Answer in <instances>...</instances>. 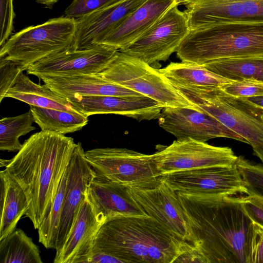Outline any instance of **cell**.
Returning a JSON list of instances; mask_svg holds the SVG:
<instances>
[{
    "instance_id": "6da1fadb",
    "label": "cell",
    "mask_w": 263,
    "mask_h": 263,
    "mask_svg": "<svg viewBox=\"0 0 263 263\" xmlns=\"http://www.w3.org/2000/svg\"><path fill=\"white\" fill-rule=\"evenodd\" d=\"M176 192L185 217L187 242L206 263H248L253 222L243 209L241 196Z\"/></svg>"
},
{
    "instance_id": "7a4b0ae2",
    "label": "cell",
    "mask_w": 263,
    "mask_h": 263,
    "mask_svg": "<svg viewBox=\"0 0 263 263\" xmlns=\"http://www.w3.org/2000/svg\"><path fill=\"white\" fill-rule=\"evenodd\" d=\"M76 145L71 137L41 130L24 141L5 167L26 195L25 216L35 229L49 213Z\"/></svg>"
},
{
    "instance_id": "3957f363",
    "label": "cell",
    "mask_w": 263,
    "mask_h": 263,
    "mask_svg": "<svg viewBox=\"0 0 263 263\" xmlns=\"http://www.w3.org/2000/svg\"><path fill=\"white\" fill-rule=\"evenodd\" d=\"M186 242L151 217L117 216L102 224L93 249L123 263H172Z\"/></svg>"
},
{
    "instance_id": "277c9868",
    "label": "cell",
    "mask_w": 263,
    "mask_h": 263,
    "mask_svg": "<svg viewBox=\"0 0 263 263\" xmlns=\"http://www.w3.org/2000/svg\"><path fill=\"white\" fill-rule=\"evenodd\" d=\"M176 52L181 61L201 65L263 56V22L224 23L191 30Z\"/></svg>"
},
{
    "instance_id": "5b68a950",
    "label": "cell",
    "mask_w": 263,
    "mask_h": 263,
    "mask_svg": "<svg viewBox=\"0 0 263 263\" xmlns=\"http://www.w3.org/2000/svg\"><path fill=\"white\" fill-rule=\"evenodd\" d=\"M197 108L241 136L254 154L263 151V109L220 87L174 86Z\"/></svg>"
},
{
    "instance_id": "8992f818",
    "label": "cell",
    "mask_w": 263,
    "mask_h": 263,
    "mask_svg": "<svg viewBox=\"0 0 263 263\" xmlns=\"http://www.w3.org/2000/svg\"><path fill=\"white\" fill-rule=\"evenodd\" d=\"M76 29V20L65 16L28 27L1 47L0 57L14 61L23 71L26 70L48 56L71 48Z\"/></svg>"
},
{
    "instance_id": "52a82bcc",
    "label": "cell",
    "mask_w": 263,
    "mask_h": 263,
    "mask_svg": "<svg viewBox=\"0 0 263 263\" xmlns=\"http://www.w3.org/2000/svg\"><path fill=\"white\" fill-rule=\"evenodd\" d=\"M98 74L108 81L156 100L164 107L198 109L179 92L159 69L120 50Z\"/></svg>"
},
{
    "instance_id": "ba28073f",
    "label": "cell",
    "mask_w": 263,
    "mask_h": 263,
    "mask_svg": "<svg viewBox=\"0 0 263 263\" xmlns=\"http://www.w3.org/2000/svg\"><path fill=\"white\" fill-rule=\"evenodd\" d=\"M97 176L127 186L153 185L161 174L152 155L125 148H97L85 152Z\"/></svg>"
},
{
    "instance_id": "9c48e42d",
    "label": "cell",
    "mask_w": 263,
    "mask_h": 263,
    "mask_svg": "<svg viewBox=\"0 0 263 263\" xmlns=\"http://www.w3.org/2000/svg\"><path fill=\"white\" fill-rule=\"evenodd\" d=\"M178 5V2L174 4L147 30L120 51L152 66L167 60L191 30L187 16Z\"/></svg>"
},
{
    "instance_id": "30bf717a",
    "label": "cell",
    "mask_w": 263,
    "mask_h": 263,
    "mask_svg": "<svg viewBox=\"0 0 263 263\" xmlns=\"http://www.w3.org/2000/svg\"><path fill=\"white\" fill-rule=\"evenodd\" d=\"M162 175L195 168L230 166L237 157L229 147L215 146L191 138L177 139L152 155Z\"/></svg>"
},
{
    "instance_id": "8fae6325",
    "label": "cell",
    "mask_w": 263,
    "mask_h": 263,
    "mask_svg": "<svg viewBox=\"0 0 263 263\" xmlns=\"http://www.w3.org/2000/svg\"><path fill=\"white\" fill-rule=\"evenodd\" d=\"M161 178L176 192L191 194L237 196L248 194L236 164L181 171Z\"/></svg>"
},
{
    "instance_id": "7c38bea8",
    "label": "cell",
    "mask_w": 263,
    "mask_h": 263,
    "mask_svg": "<svg viewBox=\"0 0 263 263\" xmlns=\"http://www.w3.org/2000/svg\"><path fill=\"white\" fill-rule=\"evenodd\" d=\"M118 51L116 47L104 44L81 50L69 48L35 62L26 71L39 79L46 76L98 74Z\"/></svg>"
},
{
    "instance_id": "4fadbf2b",
    "label": "cell",
    "mask_w": 263,
    "mask_h": 263,
    "mask_svg": "<svg viewBox=\"0 0 263 263\" xmlns=\"http://www.w3.org/2000/svg\"><path fill=\"white\" fill-rule=\"evenodd\" d=\"M127 191L146 216L157 220L180 239L187 241L186 221L177 192L161 177L153 185L128 186Z\"/></svg>"
},
{
    "instance_id": "5bb4252c",
    "label": "cell",
    "mask_w": 263,
    "mask_h": 263,
    "mask_svg": "<svg viewBox=\"0 0 263 263\" xmlns=\"http://www.w3.org/2000/svg\"><path fill=\"white\" fill-rule=\"evenodd\" d=\"M190 30L229 22H263V0H178Z\"/></svg>"
},
{
    "instance_id": "9a60e30c",
    "label": "cell",
    "mask_w": 263,
    "mask_h": 263,
    "mask_svg": "<svg viewBox=\"0 0 263 263\" xmlns=\"http://www.w3.org/2000/svg\"><path fill=\"white\" fill-rule=\"evenodd\" d=\"M158 122L177 139L191 138L205 142L214 138H227L247 143L241 136L199 109L164 107Z\"/></svg>"
},
{
    "instance_id": "2e32d148",
    "label": "cell",
    "mask_w": 263,
    "mask_h": 263,
    "mask_svg": "<svg viewBox=\"0 0 263 263\" xmlns=\"http://www.w3.org/2000/svg\"><path fill=\"white\" fill-rule=\"evenodd\" d=\"M95 177L96 173L85 158L81 143H77L67 168L55 255L62 249L80 209L86 199L88 189Z\"/></svg>"
},
{
    "instance_id": "e0dca14e",
    "label": "cell",
    "mask_w": 263,
    "mask_h": 263,
    "mask_svg": "<svg viewBox=\"0 0 263 263\" xmlns=\"http://www.w3.org/2000/svg\"><path fill=\"white\" fill-rule=\"evenodd\" d=\"M78 112L89 117L97 114H116L138 121L158 119L164 108L145 96H86L67 98Z\"/></svg>"
},
{
    "instance_id": "ac0fdd59",
    "label": "cell",
    "mask_w": 263,
    "mask_h": 263,
    "mask_svg": "<svg viewBox=\"0 0 263 263\" xmlns=\"http://www.w3.org/2000/svg\"><path fill=\"white\" fill-rule=\"evenodd\" d=\"M146 0H118L84 17L76 20L71 48L81 50L97 45Z\"/></svg>"
},
{
    "instance_id": "d6986e66",
    "label": "cell",
    "mask_w": 263,
    "mask_h": 263,
    "mask_svg": "<svg viewBox=\"0 0 263 263\" xmlns=\"http://www.w3.org/2000/svg\"><path fill=\"white\" fill-rule=\"evenodd\" d=\"M86 199L54 263H89L98 231L104 223Z\"/></svg>"
},
{
    "instance_id": "ffe728a7",
    "label": "cell",
    "mask_w": 263,
    "mask_h": 263,
    "mask_svg": "<svg viewBox=\"0 0 263 263\" xmlns=\"http://www.w3.org/2000/svg\"><path fill=\"white\" fill-rule=\"evenodd\" d=\"M128 186L97 176L89 185L86 199L102 220L117 216H147L127 192Z\"/></svg>"
},
{
    "instance_id": "44dd1931",
    "label": "cell",
    "mask_w": 263,
    "mask_h": 263,
    "mask_svg": "<svg viewBox=\"0 0 263 263\" xmlns=\"http://www.w3.org/2000/svg\"><path fill=\"white\" fill-rule=\"evenodd\" d=\"M177 2V0H146L97 45L111 46L119 50L125 49Z\"/></svg>"
},
{
    "instance_id": "7402d4cb",
    "label": "cell",
    "mask_w": 263,
    "mask_h": 263,
    "mask_svg": "<svg viewBox=\"0 0 263 263\" xmlns=\"http://www.w3.org/2000/svg\"><path fill=\"white\" fill-rule=\"evenodd\" d=\"M40 79L65 98L78 96H144L108 81L99 74L46 76Z\"/></svg>"
},
{
    "instance_id": "603a6c76",
    "label": "cell",
    "mask_w": 263,
    "mask_h": 263,
    "mask_svg": "<svg viewBox=\"0 0 263 263\" xmlns=\"http://www.w3.org/2000/svg\"><path fill=\"white\" fill-rule=\"evenodd\" d=\"M0 240L15 230L25 215L29 205L26 195L17 181L6 170L0 172Z\"/></svg>"
},
{
    "instance_id": "cb8c5ba5",
    "label": "cell",
    "mask_w": 263,
    "mask_h": 263,
    "mask_svg": "<svg viewBox=\"0 0 263 263\" xmlns=\"http://www.w3.org/2000/svg\"><path fill=\"white\" fill-rule=\"evenodd\" d=\"M11 98L30 106L48 108L67 111H78L67 98L51 90L47 85L34 83L21 72L13 86L8 91L5 98Z\"/></svg>"
},
{
    "instance_id": "d4e9b609",
    "label": "cell",
    "mask_w": 263,
    "mask_h": 263,
    "mask_svg": "<svg viewBox=\"0 0 263 263\" xmlns=\"http://www.w3.org/2000/svg\"><path fill=\"white\" fill-rule=\"evenodd\" d=\"M159 70L174 86L221 87L234 81L191 62H172Z\"/></svg>"
},
{
    "instance_id": "484cf974",
    "label": "cell",
    "mask_w": 263,
    "mask_h": 263,
    "mask_svg": "<svg viewBox=\"0 0 263 263\" xmlns=\"http://www.w3.org/2000/svg\"><path fill=\"white\" fill-rule=\"evenodd\" d=\"M34 122L42 131L65 135L78 131L88 123V117L78 111H67L30 105Z\"/></svg>"
},
{
    "instance_id": "4316f807",
    "label": "cell",
    "mask_w": 263,
    "mask_h": 263,
    "mask_svg": "<svg viewBox=\"0 0 263 263\" xmlns=\"http://www.w3.org/2000/svg\"><path fill=\"white\" fill-rule=\"evenodd\" d=\"M203 66L233 81L254 79L263 81V56L219 60Z\"/></svg>"
},
{
    "instance_id": "83f0119b",
    "label": "cell",
    "mask_w": 263,
    "mask_h": 263,
    "mask_svg": "<svg viewBox=\"0 0 263 263\" xmlns=\"http://www.w3.org/2000/svg\"><path fill=\"white\" fill-rule=\"evenodd\" d=\"M14 262H43L38 247L20 229L0 240V263Z\"/></svg>"
},
{
    "instance_id": "f1b7e54d",
    "label": "cell",
    "mask_w": 263,
    "mask_h": 263,
    "mask_svg": "<svg viewBox=\"0 0 263 263\" xmlns=\"http://www.w3.org/2000/svg\"><path fill=\"white\" fill-rule=\"evenodd\" d=\"M30 110L17 116L5 117L0 120V149L18 151L22 145L19 138L36 129Z\"/></svg>"
},
{
    "instance_id": "f546056e",
    "label": "cell",
    "mask_w": 263,
    "mask_h": 263,
    "mask_svg": "<svg viewBox=\"0 0 263 263\" xmlns=\"http://www.w3.org/2000/svg\"><path fill=\"white\" fill-rule=\"evenodd\" d=\"M66 176L67 170L61 179L49 213L43 220L38 229L39 242L47 249H56Z\"/></svg>"
},
{
    "instance_id": "4dcf8cb0",
    "label": "cell",
    "mask_w": 263,
    "mask_h": 263,
    "mask_svg": "<svg viewBox=\"0 0 263 263\" xmlns=\"http://www.w3.org/2000/svg\"><path fill=\"white\" fill-rule=\"evenodd\" d=\"M235 164L245 183L248 194L263 196V165L252 162L242 156L237 157Z\"/></svg>"
},
{
    "instance_id": "1f68e13d",
    "label": "cell",
    "mask_w": 263,
    "mask_h": 263,
    "mask_svg": "<svg viewBox=\"0 0 263 263\" xmlns=\"http://www.w3.org/2000/svg\"><path fill=\"white\" fill-rule=\"evenodd\" d=\"M118 0H73L65 11V16L77 20L105 8Z\"/></svg>"
},
{
    "instance_id": "d6a6232c",
    "label": "cell",
    "mask_w": 263,
    "mask_h": 263,
    "mask_svg": "<svg viewBox=\"0 0 263 263\" xmlns=\"http://www.w3.org/2000/svg\"><path fill=\"white\" fill-rule=\"evenodd\" d=\"M220 88L227 93L239 98L263 95V81L254 79L234 81Z\"/></svg>"
},
{
    "instance_id": "836d02e7",
    "label": "cell",
    "mask_w": 263,
    "mask_h": 263,
    "mask_svg": "<svg viewBox=\"0 0 263 263\" xmlns=\"http://www.w3.org/2000/svg\"><path fill=\"white\" fill-rule=\"evenodd\" d=\"M24 71L13 61L0 57V102Z\"/></svg>"
},
{
    "instance_id": "e575fe53",
    "label": "cell",
    "mask_w": 263,
    "mask_h": 263,
    "mask_svg": "<svg viewBox=\"0 0 263 263\" xmlns=\"http://www.w3.org/2000/svg\"><path fill=\"white\" fill-rule=\"evenodd\" d=\"M243 209L250 219L263 227V196L248 194L241 196Z\"/></svg>"
},
{
    "instance_id": "d590c367",
    "label": "cell",
    "mask_w": 263,
    "mask_h": 263,
    "mask_svg": "<svg viewBox=\"0 0 263 263\" xmlns=\"http://www.w3.org/2000/svg\"><path fill=\"white\" fill-rule=\"evenodd\" d=\"M0 46L2 47L7 42L12 32L15 14L13 0H0Z\"/></svg>"
},
{
    "instance_id": "8d00e7d4",
    "label": "cell",
    "mask_w": 263,
    "mask_h": 263,
    "mask_svg": "<svg viewBox=\"0 0 263 263\" xmlns=\"http://www.w3.org/2000/svg\"><path fill=\"white\" fill-rule=\"evenodd\" d=\"M248 263H263V227L253 222Z\"/></svg>"
},
{
    "instance_id": "74e56055",
    "label": "cell",
    "mask_w": 263,
    "mask_h": 263,
    "mask_svg": "<svg viewBox=\"0 0 263 263\" xmlns=\"http://www.w3.org/2000/svg\"><path fill=\"white\" fill-rule=\"evenodd\" d=\"M174 262L206 263V261L202 254L196 247L187 242L183 251Z\"/></svg>"
},
{
    "instance_id": "f35d334b",
    "label": "cell",
    "mask_w": 263,
    "mask_h": 263,
    "mask_svg": "<svg viewBox=\"0 0 263 263\" xmlns=\"http://www.w3.org/2000/svg\"><path fill=\"white\" fill-rule=\"evenodd\" d=\"M89 263H123L117 258L99 250L92 249Z\"/></svg>"
},
{
    "instance_id": "ab89813d",
    "label": "cell",
    "mask_w": 263,
    "mask_h": 263,
    "mask_svg": "<svg viewBox=\"0 0 263 263\" xmlns=\"http://www.w3.org/2000/svg\"><path fill=\"white\" fill-rule=\"evenodd\" d=\"M242 98L254 105L263 109V95Z\"/></svg>"
},
{
    "instance_id": "60d3db41",
    "label": "cell",
    "mask_w": 263,
    "mask_h": 263,
    "mask_svg": "<svg viewBox=\"0 0 263 263\" xmlns=\"http://www.w3.org/2000/svg\"><path fill=\"white\" fill-rule=\"evenodd\" d=\"M37 3L44 5L47 7H50L58 2L59 0H35Z\"/></svg>"
},
{
    "instance_id": "b9f144b4",
    "label": "cell",
    "mask_w": 263,
    "mask_h": 263,
    "mask_svg": "<svg viewBox=\"0 0 263 263\" xmlns=\"http://www.w3.org/2000/svg\"><path fill=\"white\" fill-rule=\"evenodd\" d=\"M0 162H0V166L1 167H3V166L6 167L9 163V160H5V159H1Z\"/></svg>"
},
{
    "instance_id": "7bdbcfd3",
    "label": "cell",
    "mask_w": 263,
    "mask_h": 263,
    "mask_svg": "<svg viewBox=\"0 0 263 263\" xmlns=\"http://www.w3.org/2000/svg\"><path fill=\"white\" fill-rule=\"evenodd\" d=\"M254 155L258 158H259L260 160L261 161V162L263 163V151L257 152L254 154Z\"/></svg>"
}]
</instances>
